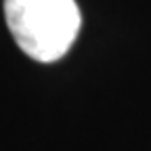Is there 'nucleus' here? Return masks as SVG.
<instances>
[{
    "instance_id": "f257e3e1",
    "label": "nucleus",
    "mask_w": 151,
    "mask_h": 151,
    "mask_svg": "<svg viewBox=\"0 0 151 151\" xmlns=\"http://www.w3.org/2000/svg\"><path fill=\"white\" fill-rule=\"evenodd\" d=\"M4 19L17 46L38 63L65 57L82 27L76 0H4Z\"/></svg>"
}]
</instances>
